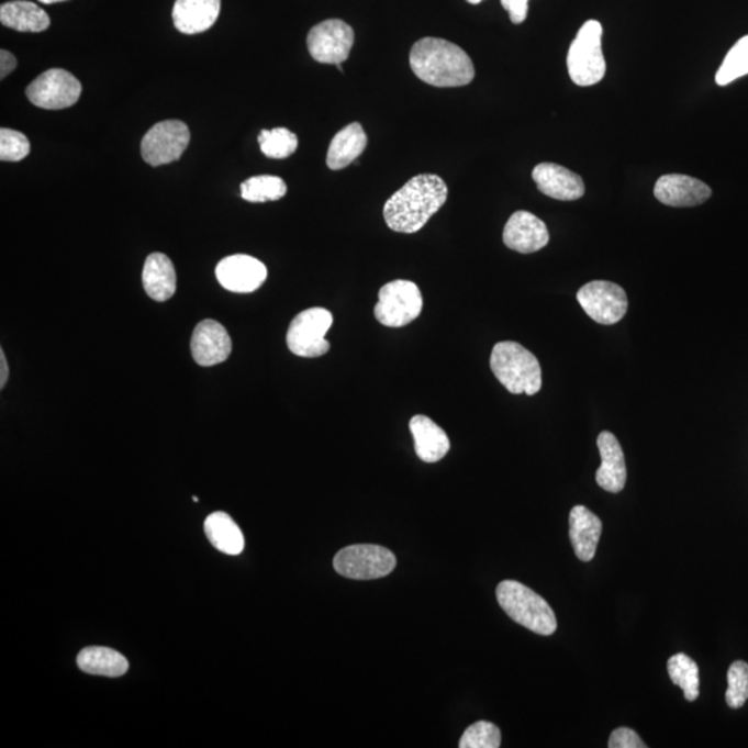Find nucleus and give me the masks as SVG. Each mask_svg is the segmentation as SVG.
Returning a JSON list of instances; mask_svg holds the SVG:
<instances>
[{"mask_svg":"<svg viewBox=\"0 0 748 748\" xmlns=\"http://www.w3.org/2000/svg\"><path fill=\"white\" fill-rule=\"evenodd\" d=\"M448 186L434 174L408 180L384 204V220L391 231L416 233L447 203Z\"/></svg>","mask_w":748,"mask_h":748,"instance_id":"f257e3e1","label":"nucleus"},{"mask_svg":"<svg viewBox=\"0 0 748 748\" xmlns=\"http://www.w3.org/2000/svg\"><path fill=\"white\" fill-rule=\"evenodd\" d=\"M410 63L413 74L437 88L466 87L476 77L473 62L453 42L423 38L412 46Z\"/></svg>","mask_w":748,"mask_h":748,"instance_id":"f03ea898","label":"nucleus"},{"mask_svg":"<svg viewBox=\"0 0 748 748\" xmlns=\"http://www.w3.org/2000/svg\"><path fill=\"white\" fill-rule=\"evenodd\" d=\"M492 373L514 395H535L543 389L539 360L522 344L498 343L490 359Z\"/></svg>","mask_w":748,"mask_h":748,"instance_id":"7ed1b4c3","label":"nucleus"},{"mask_svg":"<svg viewBox=\"0 0 748 748\" xmlns=\"http://www.w3.org/2000/svg\"><path fill=\"white\" fill-rule=\"evenodd\" d=\"M498 603L514 623L534 634L549 636L557 629L554 610L532 588L517 581H503L496 588Z\"/></svg>","mask_w":748,"mask_h":748,"instance_id":"20e7f679","label":"nucleus"},{"mask_svg":"<svg viewBox=\"0 0 748 748\" xmlns=\"http://www.w3.org/2000/svg\"><path fill=\"white\" fill-rule=\"evenodd\" d=\"M602 35V24L598 20H589L572 41L569 55H567V68H569L571 81L578 87H592L606 76Z\"/></svg>","mask_w":748,"mask_h":748,"instance_id":"39448f33","label":"nucleus"},{"mask_svg":"<svg viewBox=\"0 0 748 748\" xmlns=\"http://www.w3.org/2000/svg\"><path fill=\"white\" fill-rule=\"evenodd\" d=\"M332 325V312L325 308L302 311L291 321L286 336L290 351L301 358H317L327 354L331 343L327 342L326 334Z\"/></svg>","mask_w":748,"mask_h":748,"instance_id":"423d86ee","label":"nucleus"},{"mask_svg":"<svg viewBox=\"0 0 748 748\" xmlns=\"http://www.w3.org/2000/svg\"><path fill=\"white\" fill-rule=\"evenodd\" d=\"M334 570L351 580H378L391 574L397 566L395 555L379 545H353L338 551Z\"/></svg>","mask_w":748,"mask_h":748,"instance_id":"0eeeda50","label":"nucleus"},{"mask_svg":"<svg viewBox=\"0 0 748 748\" xmlns=\"http://www.w3.org/2000/svg\"><path fill=\"white\" fill-rule=\"evenodd\" d=\"M423 310V297L410 280H394L379 291L375 316L387 327H403L417 320Z\"/></svg>","mask_w":748,"mask_h":748,"instance_id":"6e6552de","label":"nucleus"},{"mask_svg":"<svg viewBox=\"0 0 748 748\" xmlns=\"http://www.w3.org/2000/svg\"><path fill=\"white\" fill-rule=\"evenodd\" d=\"M190 142V131L182 121L158 122L142 141V157L148 166L160 167L178 161Z\"/></svg>","mask_w":748,"mask_h":748,"instance_id":"1a4fd4ad","label":"nucleus"},{"mask_svg":"<svg viewBox=\"0 0 748 748\" xmlns=\"http://www.w3.org/2000/svg\"><path fill=\"white\" fill-rule=\"evenodd\" d=\"M582 310L599 325L612 326L618 323L628 311V295L621 286L595 280L582 286L577 293Z\"/></svg>","mask_w":748,"mask_h":748,"instance_id":"9d476101","label":"nucleus"},{"mask_svg":"<svg viewBox=\"0 0 748 748\" xmlns=\"http://www.w3.org/2000/svg\"><path fill=\"white\" fill-rule=\"evenodd\" d=\"M25 92L26 98L36 108L62 110L71 108L78 102L82 87L71 72L52 68L34 79Z\"/></svg>","mask_w":748,"mask_h":748,"instance_id":"9b49d317","label":"nucleus"},{"mask_svg":"<svg viewBox=\"0 0 748 748\" xmlns=\"http://www.w3.org/2000/svg\"><path fill=\"white\" fill-rule=\"evenodd\" d=\"M355 34L351 26L343 20L322 21L308 34V51L312 58L322 65H342L351 53Z\"/></svg>","mask_w":748,"mask_h":748,"instance_id":"f8f14e48","label":"nucleus"},{"mask_svg":"<svg viewBox=\"0 0 748 748\" xmlns=\"http://www.w3.org/2000/svg\"><path fill=\"white\" fill-rule=\"evenodd\" d=\"M215 275L222 288L232 293L247 294L261 288L268 278V270L257 258L237 254L222 259Z\"/></svg>","mask_w":748,"mask_h":748,"instance_id":"ddd939ff","label":"nucleus"},{"mask_svg":"<svg viewBox=\"0 0 748 748\" xmlns=\"http://www.w3.org/2000/svg\"><path fill=\"white\" fill-rule=\"evenodd\" d=\"M549 231L545 222L528 211H517L509 217L503 230V243L513 252L533 254L549 243Z\"/></svg>","mask_w":748,"mask_h":748,"instance_id":"4468645a","label":"nucleus"},{"mask_svg":"<svg viewBox=\"0 0 748 748\" xmlns=\"http://www.w3.org/2000/svg\"><path fill=\"white\" fill-rule=\"evenodd\" d=\"M190 348L196 364L206 368L225 362L230 358L232 339L221 323L205 320L196 326Z\"/></svg>","mask_w":748,"mask_h":748,"instance_id":"2eb2a0df","label":"nucleus"},{"mask_svg":"<svg viewBox=\"0 0 748 748\" xmlns=\"http://www.w3.org/2000/svg\"><path fill=\"white\" fill-rule=\"evenodd\" d=\"M713 194L708 185L682 174H668L657 180L655 196L660 203L670 206H696Z\"/></svg>","mask_w":748,"mask_h":748,"instance_id":"dca6fc26","label":"nucleus"},{"mask_svg":"<svg viewBox=\"0 0 748 748\" xmlns=\"http://www.w3.org/2000/svg\"><path fill=\"white\" fill-rule=\"evenodd\" d=\"M534 182L539 192L560 201L580 200L585 194V183L580 175L559 164L543 163L534 168Z\"/></svg>","mask_w":748,"mask_h":748,"instance_id":"f3484780","label":"nucleus"},{"mask_svg":"<svg viewBox=\"0 0 748 748\" xmlns=\"http://www.w3.org/2000/svg\"><path fill=\"white\" fill-rule=\"evenodd\" d=\"M602 465L596 471L598 485L610 493H618L627 484V464L624 450L613 433L603 432L598 437Z\"/></svg>","mask_w":748,"mask_h":748,"instance_id":"a211bd4d","label":"nucleus"},{"mask_svg":"<svg viewBox=\"0 0 748 748\" xmlns=\"http://www.w3.org/2000/svg\"><path fill=\"white\" fill-rule=\"evenodd\" d=\"M570 540L581 561H592L601 540L603 524L595 513L585 506H574L570 512Z\"/></svg>","mask_w":748,"mask_h":748,"instance_id":"6ab92c4d","label":"nucleus"},{"mask_svg":"<svg viewBox=\"0 0 748 748\" xmlns=\"http://www.w3.org/2000/svg\"><path fill=\"white\" fill-rule=\"evenodd\" d=\"M220 12L221 0H177L172 20L179 33L194 35L210 30Z\"/></svg>","mask_w":748,"mask_h":748,"instance_id":"aec40b11","label":"nucleus"},{"mask_svg":"<svg viewBox=\"0 0 748 748\" xmlns=\"http://www.w3.org/2000/svg\"><path fill=\"white\" fill-rule=\"evenodd\" d=\"M143 288L154 301L172 299L177 291V272L166 254L154 253L147 257L142 275Z\"/></svg>","mask_w":748,"mask_h":748,"instance_id":"412c9836","label":"nucleus"},{"mask_svg":"<svg viewBox=\"0 0 748 748\" xmlns=\"http://www.w3.org/2000/svg\"><path fill=\"white\" fill-rule=\"evenodd\" d=\"M410 428L415 439L416 454L426 464H435L449 453L450 442L447 433L432 418L423 415L412 417Z\"/></svg>","mask_w":748,"mask_h":748,"instance_id":"4be33fe9","label":"nucleus"},{"mask_svg":"<svg viewBox=\"0 0 748 748\" xmlns=\"http://www.w3.org/2000/svg\"><path fill=\"white\" fill-rule=\"evenodd\" d=\"M366 146H368V136H366L362 125L358 122L347 125L333 137L331 146H328L327 167L333 171H338V169L351 166L359 156H362Z\"/></svg>","mask_w":748,"mask_h":748,"instance_id":"5701e85b","label":"nucleus"},{"mask_svg":"<svg viewBox=\"0 0 748 748\" xmlns=\"http://www.w3.org/2000/svg\"><path fill=\"white\" fill-rule=\"evenodd\" d=\"M0 21L20 33H42L49 29L51 19L44 9L26 0H14L0 8Z\"/></svg>","mask_w":748,"mask_h":748,"instance_id":"b1692460","label":"nucleus"},{"mask_svg":"<svg viewBox=\"0 0 748 748\" xmlns=\"http://www.w3.org/2000/svg\"><path fill=\"white\" fill-rule=\"evenodd\" d=\"M204 532L212 546L222 554L236 556L244 549L242 529L230 514L215 512L210 514L204 522Z\"/></svg>","mask_w":748,"mask_h":748,"instance_id":"393cba45","label":"nucleus"},{"mask_svg":"<svg viewBox=\"0 0 748 748\" xmlns=\"http://www.w3.org/2000/svg\"><path fill=\"white\" fill-rule=\"evenodd\" d=\"M79 670L92 676L116 678L130 670V662L121 652L109 647H87L77 657Z\"/></svg>","mask_w":748,"mask_h":748,"instance_id":"a878e982","label":"nucleus"},{"mask_svg":"<svg viewBox=\"0 0 748 748\" xmlns=\"http://www.w3.org/2000/svg\"><path fill=\"white\" fill-rule=\"evenodd\" d=\"M668 676L677 686L681 688L688 702L697 700L700 691L699 666L691 657L679 652L667 662Z\"/></svg>","mask_w":748,"mask_h":748,"instance_id":"bb28decb","label":"nucleus"},{"mask_svg":"<svg viewBox=\"0 0 748 748\" xmlns=\"http://www.w3.org/2000/svg\"><path fill=\"white\" fill-rule=\"evenodd\" d=\"M242 198L249 203H267L283 199L288 193V186L282 178L273 175H259L244 180L241 188Z\"/></svg>","mask_w":748,"mask_h":748,"instance_id":"cd10ccee","label":"nucleus"},{"mask_svg":"<svg viewBox=\"0 0 748 748\" xmlns=\"http://www.w3.org/2000/svg\"><path fill=\"white\" fill-rule=\"evenodd\" d=\"M748 74V35L736 42L735 46L726 55L723 66L716 72L715 81L719 87H726L736 79Z\"/></svg>","mask_w":748,"mask_h":748,"instance_id":"c85d7f7f","label":"nucleus"},{"mask_svg":"<svg viewBox=\"0 0 748 748\" xmlns=\"http://www.w3.org/2000/svg\"><path fill=\"white\" fill-rule=\"evenodd\" d=\"M261 152L273 160H283L294 154L299 147L297 135L288 129L264 130L258 136Z\"/></svg>","mask_w":748,"mask_h":748,"instance_id":"c756f323","label":"nucleus"},{"mask_svg":"<svg viewBox=\"0 0 748 748\" xmlns=\"http://www.w3.org/2000/svg\"><path fill=\"white\" fill-rule=\"evenodd\" d=\"M502 736L496 725L479 721L467 728L459 741L460 748H499Z\"/></svg>","mask_w":748,"mask_h":748,"instance_id":"7c9ffc66","label":"nucleus"},{"mask_svg":"<svg viewBox=\"0 0 748 748\" xmlns=\"http://www.w3.org/2000/svg\"><path fill=\"white\" fill-rule=\"evenodd\" d=\"M726 704L730 708H741L748 700V665L746 661L732 662L728 671V691Z\"/></svg>","mask_w":748,"mask_h":748,"instance_id":"2f4dec72","label":"nucleus"},{"mask_svg":"<svg viewBox=\"0 0 748 748\" xmlns=\"http://www.w3.org/2000/svg\"><path fill=\"white\" fill-rule=\"evenodd\" d=\"M31 152L29 137L19 131L0 130V160L18 163Z\"/></svg>","mask_w":748,"mask_h":748,"instance_id":"473e14b6","label":"nucleus"},{"mask_svg":"<svg viewBox=\"0 0 748 748\" xmlns=\"http://www.w3.org/2000/svg\"><path fill=\"white\" fill-rule=\"evenodd\" d=\"M610 748H646L644 740L629 728L615 729L609 739Z\"/></svg>","mask_w":748,"mask_h":748,"instance_id":"72a5a7b5","label":"nucleus"},{"mask_svg":"<svg viewBox=\"0 0 748 748\" xmlns=\"http://www.w3.org/2000/svg\"><path fill=\"white\" fill-rule=\"evenodd\" d=\"M529 0H501L503 9L506 10L513 24H522L528 15Z\"/></svg>","mask_w":748,"mask_h":748,"instance_id":"f704fd0d","label":"nucleus"},{"mask_svg":"<svg viewBox=\"0 0 748 748\" xmlns=\"http://www.w3.org/2000/svg\"><path fill=\"white\" fill-rule=\"evenodd\" d=\"M18 67V58L9 51H0V78L4 79Z\"/></svg>","mask_w":748,"mask_h":748,"instance_id":"c9c22d12","label":"nucleus"},{"mask_svg":"<svg viewBox=\"0 0 748 748\" xmlns=\"http://www.w3.org/2000/svg\"><path fill=\"white\" fill-rule=\"evenodd\" d=\"M0 389H4L9 378V366L7 357H4L3 349H0Z\"/></svg>","mask_w":748,"mask_h":748,"instance_id":"e433bc0d","label":"nucleus"},{"mask_svg":"<svg viewBox=\"0 0 748 748\" xmlns=\"http://www.w3.org/2000/svg\"><path fill=\"white\" fill-rule=\"evenodd\" d=\"M41 3L45 4H53V3H58V2H66V0H38Z\"/></svg>","mask_w":748,"mask_h":748,"instance_id":"4c0bfd02","label":"nucleus"},{"mask_svg":"<svg viewBox=\"0 0 748 748\" xmlns=\"http://www.w3.org/2000/svg\"><path fill=\"white\" fill-rule=\"evenodd\" d=\"M466 2H469L470 4H479L482 2V0H466Z\"/></svg>","mask_w":748,"mask_h":748,"instance_id":"58836bf2","label":"nucleus"}]
</instances>
